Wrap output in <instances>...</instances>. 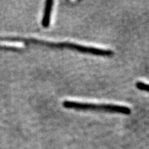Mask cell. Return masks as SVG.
Masks as SVG:
<instances>
[{
  "label": "cell",
  "mask_w": 149,
  "mask_h": 149,
  "mask_svg": "<svg viewBox=\"0 0 149 149\" xmlns=\"http://www.w3.org/2000/svg\"><path fill=\"white\" fill-rule=\"evenodd\" d=\"M65 109L79 110V111H94L107 112V113H120L124 115H130L131 110L130 108L124 106L115 105V104H96L92 103H84L74 101H64L62 103Z\"/></svg>",
  "instance_id": "7a4b0ae2"
},
{
  "label": "cell",
  "mask_w": 149,
  "mask_h": 149,
  "mask_svg": "<svg viewBox=\"0 0 149 149\" xmlns=\"http://www.w3.org/2000/svg\"><path fill=\"white\" fill-rule=\"evenodd\" d=\"M22 42L27 44H35V45H41L47 46L49 48H68V49L74 50V51L80 52L82 53L91 54L97 56H102V57H112L114 55V52L109 49H102L91 46H86L80 45V44H74L70 42H50L46 41L37 40L35 38H25L23 37Z\"/></svg>",
  "instance_id": "6da1fadb"
},
{
  "label": "cell",
  "mask_w": 149,
  "mask_h": 149,
  "mask_svg": "<svg viewBox=\"0 0 149 149\" xmlns=\"http://www.w3.org/2000/svg\"><path fill=\"white\" fill-rule=\"evenodd\" d=\"M135 86L139 90L146 91V92L149 93V84H148L144 83L142 81H137L135 84Z\"/></svg>",
  "instance_id": "277c9868"
},
{
  "label": "cell",
  "mask_w": 149,
  "mask_h": 149,
  "mask_svg": "<svg viewBox=\"0 0 149 149\" xmlns=\"http://www.w3.org/2000/svg\"><path fill=\"white\" fill-rule=\"evenodd\" d=\"M54 1L53 0H47L45 2L44 14L42 19V25L44 28H48L51 24V17L53 8Z\"/></svg>",
  "instance_id": "3957f363"
}]
</instances>
